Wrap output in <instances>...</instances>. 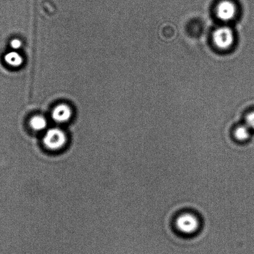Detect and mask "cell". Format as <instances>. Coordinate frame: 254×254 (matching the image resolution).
<instances>
[{
	"label": "cell",
	"instance_id": "ba28073f",
	"mask_svg": "<svg viewBox=\"0 0 254 254\" xmlns=\"http://www.w3.org/2000/svg\"><path fill=\"white\" fill-rule=\"evenodd\" d=\"M5 61L12 66L17 67L21 65L23 59L22 57L16 52H9L5 57Z\"/></svg>",
	"mask_w": 254,
	"mask_h": 254
},
{
	"label": "cell",
	"instance_id": "52a82bcc",
	"mask_svg": "<svg viewBox=\"0 0 254 254\" xmlns=\"http://www.w3.org/2000/svg\"><path fill=\"white\" fill-rule=\"evenodd\" d=\"M251 129L245 126H241L236 128L235 131V137L236 139L240 141L247 140L251 136Z\"/></svg>",
	"mask_w": 254,
	"mask_h": 254
},
{
	"label": "cell",
	"instance_id": "8992f818",
	"mask_svg": "<svg viewBox=\"0 0 254 254\" xmlns=\"http://www.w3.org/2000/svg\"><path fill=\"white\" fill-rule=\"evenodd\" d=\"M30 126L35 131H42L46 128L47 122L44 117L36 116L30 121Z\"/></svg>",
	"mask_w": 254,
	"mask_h": 254
},
{
	"label": "cell",
	"instance_id": "3957f363",
	"mask_svg": "<svg viewBox=\"0 0 254 254\" xmlns=\"http://www.w3.org/2000/svg\"><path fill=\"white\" fill-rule=\"evenodd\" d=\"M234 34L232 30L228 27H222L216 29L213 34V41L218 48L227 49L232 46Z\"/></svg>",
	"mask_w": 254,
	"mask_h": 254
},
{
	"label": "cell",
	"instance_id": "6da1fadb",
	"mask_svg": "<svg viewBox=\"0 0 254 254\" xmlns=\"http://www.w3.org/2000/svg\"><path fill=\"white\" fill-rule=\"evenodd\" d=\"M200 223L198 218L191 213L181 214L176 218L175 226L180 233L185 235H193L200 228Z\"/></svg>",
	"mask_w": 254,
	"mask_h": 254
},
{
	"label": "cell",
	"instance_id": "30bf717a",
	"mask_svg": "<svg viewBox=\"0 0 254 254\" xmlns=\"http://www.w3.org/2000/svg\"><path fill=\"white\" fill-rule=\"evenodd\" d=\"M11 46L14 49H18L22 46L21 42L18 39H14L11 42Z\"/></svg>",
	"mask_w": 254,
	"mask_h": 254
},
{
	"label": "cell",
	"instance_id": "277c9868",
	"mask_svg": "<svg viewBox=\"0 0 254 254\" xmlns=\"http://www.w3.org/2000/svg\"><path fill=\"white\" fill-rule=\"evenodd\" d=\"M236 13V5L229 0L221 1L216 7V14L221 21H231L235 17Z\"/></svg>",
	"mask_w": 254,
	"mask_h": 254
},
{
	"label": "cell",
	"instance_id": "9c48e42d",
	"mask_svg": "<svg viewBox=\"0 0 254 254\" xmlns=\"http://www.w3.org/2000/svg\"><path fill=\"white\" fill-rule=\"evenodd\" d=\"M246 125L250 128L251 130H254V111L248 114L246 117Z\"/></svg>",
	"mask_w": 254,
	"mask_h": 254
},
{
	"label": "cell",
	"instance_id": "5b68a950",
	"mask_svg": "<svg viewBox=\"0 0 254 254\" xmlns=\"http://www.w3.org/2000/svg\"><path fill=\"white\" fill-rule=\"evenodd\" d=\"M72 116L71 108L64 104L57 106L52 112V118L57 123H67L71 119Z\"/></svg>",
	"mask_w": 254,
	"mask_h": 254
},
{
	"label": "cell",
	"instance_id": "7a4b0ae2",
	"mask_svg": "<svg viewBox=\"0 0 254 254\" xmlns=\"http://www.w3.org/2000/svg\"><path fill=\"white\" fill-rule=\"evenodd\" d=\"M67 137L66 133L61 128H52L45 133L43 143L50 150H59L66 145Z\"/></svg>",
	"mask_w": 254,
	"mask_h": 254
}]
</instances>
